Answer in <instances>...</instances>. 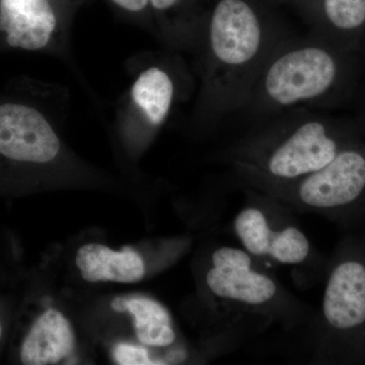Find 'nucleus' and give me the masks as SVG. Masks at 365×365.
I'll return each mask as SVG.
<instances>
[{"label": "nucleus", "mask_w": 365, "mask_h": 365, "mask_svg": "<svg viewBox=\"0 0 365 365\" xmlns=\"http://www.w3.org/2000/svg\"><path fill=\"white\" fill-rule=\"evenodd\" d=\"M266 4H280V2L294 1V0H263Z\"/></svg>", "instance_id": "obj_20"}, {"label": "nucleus", "mask_w": 365, "mask_h": 365, "mask_svg": "<svg viewBox=\"0 0 365 365\" xmlns=\"http://www.w3.org/2000/svg\"><path fill=\"white\" fill-rule=\"evenodd\" d=\"M0 335H1V327H0Z\"/></svg>", "instance_id": "obj_22"}, {"label": "nucleus", "mask_w": 365, "mask_h": 365, "mask_svg": "<svg viewBox=\"0 0 365 365\" xmlns=\"http://www.w3.org/2000/svg\"><path fill=\"white\" fill-rule=\"evenodd\" d=\"M121 13L138 18H153L150 0H107Z\"/></svg>", "instance_id": "obj_17"}, {"label": "nucleus", "mask_w": 365, "mask_h": 365, "mask_svg": "<svg viewBox=\"0 0 365 365\" xmlns=\"http://www.w3.org/2000/svg\"><path fill=\"white\" fill-rule=\"evenodd\" d=\"M314 321V361L365 364V237L347 235L326 266Z\"/></svg>", "instance_id": "obj_4"}, {"label": "nucleus", "mask_w": 365, "mask_h": 365, "mask_svg": "<svg viewBox=\"0 0 365 365\" xmlns=\"http://www.w3.org/2000/svg\"><path fill=\"white\" fill-rule=\"evenodd\" d=\"M114 357L118 364L153 365L163 364L160 360L150 359L148 352L143 347L128 344H119L114 350Z\"/></svg>", "instance_id": "obj_16"}, {"label": "nucleus", "mask_w": 365, "mask_h": 365, "mask_svg": "<svg viewBox=\"0 0 365 365\" xmlns=\"http://www.w3.org/2000/svg\"><path fill=\"white\" fill-rule=\"evenodd\" d=\"M248 200L237 213L232 227L242 249L254 258L287 266L318 260L309 237L272 197L247 189Z\"/></svg>", "instance_id": "obj_7"}, {"label": "nucleus", "mask_w": 365, "mask_h": 365, "mask_svg": "<svg viewBox=\"0 0 365 365\" xmlns=\"http://www.w3.org/2000/svg\"><path fill=\"white\" fill-rule=\"evenodd\" d=\"M206 287L227 313H242L292 327L306 317V307L274 276L262 270L244 249L223 246L211 255Z\"/></svg>", "instance_id": "obj_5"}, {"label": "nucleus", "mask_w": 365, "mask_h": 365, "mask_svg": "<svg viewBox=\"0 0 365 365\" xmlns=\"http://www.w3.org/2000/svg\"><path fill=\"white\" fill-rule=\"evenodd\" d=\"M362 54L341 50L316 35L283 39L262 68L245 109L269 115L304 104H340L356 90Z\"/></svg>", "instance_id": "obj_3"}, {"label": "nucleus", "mask_w": 365, "mask_h": 365, "mask_svg": "<svg viewBox=\"0 0 365 365\" xmlns=\"http://www.w3.org/2000/svg\"><path fill=\"white\" fill-rule=\"evenodd\" d=\"M314 35L347 52L365 51V0H294Z\"/></svg>", "instance_id": "obj_10"}, {"label": "nucleus", "mask_w": 365, "mask_h": 365, "mask_svg": "<svg viewBox=\"0 0 365 365\" xmlns=\"http://www.w3.org/2000/svg\"><path fill=\"white\" fill-rule=\"evenodd\" d=\"M357 124L361 129L362 133L365 134V107L364 109V112L360 115L359 119L356 120Z\"/></svg>", "instance_id": "obj_19"}, {"label": "nucleus", "mask_w": 365, "mask_h": 365, "mask_svg": "<svg viewBox=\"0 0 365 365\" xmlns=\"http://www.w3.org/2000/svg\"><path fill=\"white\" fill-rule=\"evenodd\" d=\"M76 337L71 323L56 309H48L24 340L21 360L26 365L56 364L71 355Z\"/></svg>", "instance_id": "obj_11"}, {"label": "nucleus", "mask_w": 365, "mask_h": 365, "mask_svg": "<svg viewBox=\"0 0 365 365\" xmlns=\"http://www.w3.org/2000/svg\"><path fill=\"white\" fill-rule=\"evenodd\" d=\"M203 88L206 116L245 109L276 46L284 39L263 0H215L204 14Z\"/></svg>", "instance_id": "obj_1"}, {"label": "nucleus", "mask_w": 365, "mask_h": 365, "mask_svg": "<svg viewBox=\"0 0 365 365\" xmlns=\"http://www.w3.org/2000/svg\"><path fill=\"white\" fill-rule=\"evenodd\" d=\"M292 210L318 213L337 222L359 217L365 199V141H354L321 169L263 193Z\"/></svg>", "instance_id": "obj_6"}, {"label": "nucleus", "mask_w": 365, "mask_h": 365, "mask_svg": "<svg viewBox=\"0 0 365 365\" xmlns=\"http://www.w3.org/2000/svg\"><path fill=\"white\" fill-rule=\"evenodd\" d=\"M362 135L356 121L297 112L242 139L230 165L247 189L269 193L321 169Z\"/></svg>", "instance_id": "obj_2"}, {"label": "nucleus", "mask_w": 365, "mask_h": 365, "mask_svg": "<svg viewBox=\"0 0 365 365\" xmlns=\"http://www.w3.org/2000/svg\"><path fill=\"white\" fill-rule=\"evenodd\" d=\"M150 6L153 19L173 37L201 31L205 11L199 9V0H150Z\"/></svg>", "instance_id": "obj_15"}, {"label": "nucleus", "mask_w": 365, "mask_h": 365, "mask_svg": "<svg viewBox=\"0 0 365 365\" xmlns=\"http://www.w3.org/2000/svg\"><path fill=\"white\" fill-rule=\"evenodd\" d=\"M359 216H362V217L365 218V199L364 203H362L361 208H360Z\"/></svg>", "instance_id": "obj_21"}, {"label": "nucleus", "mask_w": 365, "mask_h": 365, "mask_svg": "<svg viewBox=\"0 0 365 365\" xmlns=\"http://www.w3.org/2000/svg\"><path fill=\"white\" fill-rule=\"evenodd\" d=\"M83 0H0V33L6 44L42 51L55 44Z\"/></svg>", "instance_id": "obj_8"}, {"label": "nucleus", "mask_w": 365, "mask_h": 365, "mask_svg": "<svg viewBox=\"0 0 365 365\" xmlns=\"http://www.w3.org/2000/svg\"><path fill=\"white\" fill-rule=\"evenodd\" d=\"M76 266L88 282L133 283L143 279L145 274L143 260L135 252L128 249L113 251L98 244L81 247L76 254Z\"/></svg>", "instance_id": "obj_12"}, {"label": "nucleus", "mask_w": 365, "mask_h": 365, "mask_svg": "<svg viewBox=\"0 0 365 365\" xmlns=\"http://www.w3.org/2000/svg\"><path fill=\"white\" fill-rule=\"evenodd\" d=\"M176 97V81L169 69L160 66L141 71L130 90L132 104L151 128H158L165 123Z\"/></svg>", "instance_id": "obj_13"}, {"label": "nucleus", "mask_w": 365, "mask_h": 365, "mask_svg": "<svg viewBox=\"0 0 365 365\" xmlns=\"http://www.w3.org/2000/svg\"><path fill=\"white\" fill-rule=\"evenodd\" d=\"M127 302L128 299L123 297H117L112 302V307L117 312H127Z\"/></svg>", "instance_id": "obj_18"}, {"label": "nucleus", "mask_w": 365, "mask_h": 365, "mask_svg": "<svg viewBox=\"0 0 365 365\" xmlns=\"http://www.w3.org/2000/svg\"><path fill=\"white\" fill-rule=\"evenodd\" d=\"M59 150V137L39 110L21 103L0 105V155L16 162L47 163Z\"/></svg>", "instance_id": "obj_9"}, {"label": "nucleus", "mask_w": 365, "mask_h": 365, "mask_svg": "<svg viewBox=\"0 0 365 365\" xmlns=\"http://www.w3.org/2000/svg\"><path fill=\"white\" fill-rule=\"evenodd\" d=\"M127 312L134 317L136 336L143 344L165 347L176 341L169 312L155 300L128 299Z\"/></svg>", "instance_id": "obj_14"}]
</instances>
